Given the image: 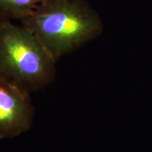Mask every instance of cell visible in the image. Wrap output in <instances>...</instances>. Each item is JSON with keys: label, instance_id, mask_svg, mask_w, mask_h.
Wrapping results in <instances>:
<instances>
[{"label": "cell", "instance_id": "4", "mask_svg": "<svg viewBox=\"0 0 152 152\" xmlns=\"http://www.w3.org/2000/svg\"><path fill=\"white\" fill-rule=\"evenodd\" d=\"M44 0H0V23L20 20L29 16Z\"/></svg>", "mask_w": 152, "mask_h": 152}, {"label": "cell", "instance_id": "1", "mask_svg": "<svg viewBox=\"0 0 152 152\" xmlns=\"http://www.w3.org/2000/svg\"><path fill=\"white\" fill-rule=\"evenodd\" d=\"M20 22L56 61L103 31L102 20L86 0H44Z\"/></svg>", "mask_w": 152, "mask_h": 152}, {"label": "cell", "instance_id": "3", "mask_svg": "<svg viewBox=\"0 0 152 152\" xmlns=\"http://www.w3.org/2000/svg\"><path fill=\"white\" fill-rule=\"evenodd\" d=\"M33 115L30 93L0 76V139L29 130Z\"/></svg>", "mask_w": 152, "mask_h": 152}, {"label": "cell", "instance_id": "2", "mask_svg": "<svg viewBox=\"0 0 152 152\" xmlns=\"http://www.w3.org/2000/svg\"><path fill=\"white\" fill-rule=\"evenodd\" d=\"M56 60L28 28L0 23V76L29 93L54 79Z\"/></svg>", "mask_w": 152, "mask_h": 152}]
</instances>
